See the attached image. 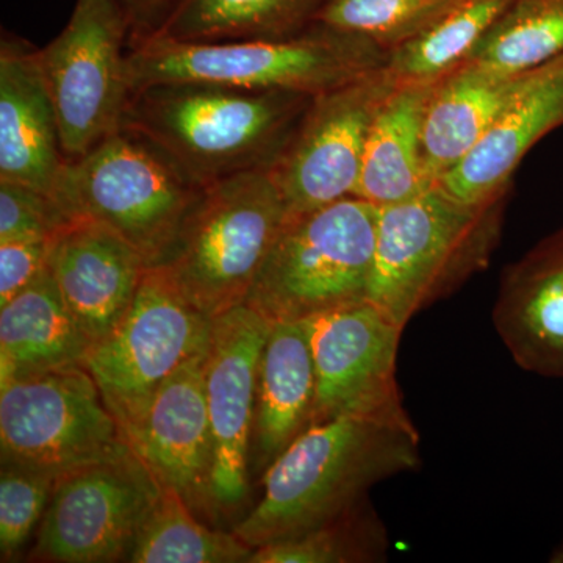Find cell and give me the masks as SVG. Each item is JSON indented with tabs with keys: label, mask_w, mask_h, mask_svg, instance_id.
I'll list each match as a JSON object with an SVG mask.
<instances>
[{
	"label": "cell",
	"mask_w": 563,
	"mask_h": 563,
	"mask_svg": "<svg viewBox=\"0 0 563 563\" xmlns=\"http://www.w3.org/2000/svg\"><path fill=\"white\" fill-rule=\"evenodd\" d=\"M420 462L421 437L410 417L344 415L320 422L263 473L261 501L232 532L255 550L313 531Z\"/></svg>",
	"instance_id": "6da1fadb"
},
{
	"label": "cell",
	"mask_w": 563,
	"mask_h": 563,
	"mask_svg": "<svg viewBox=\"0 0 563 563\" xmlns=\"http://www.w3.org/2000/svg\"><path fill=\"white\" fill-rule=\"evenodd\" d=\"M312 96L168 81L133 91L121 128L146 136L206 187L269 168Z\"/></svg>",
	"instance_id": "7a4b0ae2"
},
{
	"label": "cell",
	"mask_w": 563,
	"mask_h": 563,
	"mask_svg": "<svg viewBox=\"0 0 563 563\" xmlns=\"http://www.w3.org/2000/svg\"><path fill=\"white\" fill-rule=\"evenodd\" d=\"M376 44L331 31L222 43H177L140 36L129 44L131 90L168 81H198L251 91L314 96L379 69Z\"/></svg>",
	"instance_id": "3957f363"
},
{
	"label": "cell",
	"mask_w": 563,
	"mask_h": 563,
	"mask_svg": "<svg viewBox=\"0 0 563 563\" xmlns=\"http://www.w3.org/2000/svg\"><path fill=\"white\" fill-rule=\"evenodd\" d=\"M207 188L161 146L121 128L66 162L52 198L69 218L117 232L151 268L168 257Z\"/></svg>",
	"instance_id": "277c9868"
},
{
	"label": "cell",
	"mask_w": 563,
	"mask_h": 563,
	"mask_svg": "<svg viewBox=\"0 0 563 563\" xmlns=\"http://www.w3.org/2000/svg\"><path fill=\"white\" fill-rule=\"evenodd\" d=\"M495 207L459 202L437 184L380 207L369 301L406 329L483 268L496 239Z\"/></svg>",
	"instance_id": "5b68a950"
},
{
	"label": "cell",
	"mask_w": 563,
	"mask_h": 563,
	"mask_svg": "<svg viewBox=\"0 0 563 563\" xmlns=\"http://www.w3.org/2000/svg\"><path fill=\"white\" fill-rule=\"evenodd\" d=\"M287 218V203L269 168L217 181L158 268L214 320L246 302Z\"/></svg>",
	"instance_id": "8992f818"
},
{
	"label": "cell",
	"mask_w": 563,
	"mask_h": 563,
	"mask_svg": "<svg viewBox=\"0 0 563 563\" xmlns=\"http://www.w3.org/2000/svg\"><path fill=\"white\" fill-rule=\"evenodd\" d=\"M377 214L357 196L288 214L244 303L269 321H303L368 299Z\"/></svg>",
	"instance_id": "52a82bcc"
},
{
	"label": "cell",
	"mask_w": 563,
	"mask_h": 563,
	"mask_svg": "<svg viewBox=\"0 0 563 563\" xmlns=\"http://www.w3.org/2000/svg\"><path fill=\"white\" fill-rule=\"evenodd\" d=\"M211 325L158 266L146 268L131 309L85 362L124 437L162 385L209 347Z\"/></svg>",
	"instance_id": "ba28073f"
},
{
	"label": "cell",
	"mask_w": 563,
	"mask_h": 563,
	"mask_svg": "<svg viewBox=\"0 0 563 563\" xmlns=\"http://www.w3.org/2000/svg\"><path fill=\"white\" fill-rule=\"evenodd\" d=\"M129 32L122 0H77L65 31L38 51L68 161L121 129L132 96Z\"/></svg>",
	"instance_id": "9c48e42d"
},
{
	"label": "cell",
	"mask_w": 563,
	"mask_h": 563,
	"mask_svg": "<svg viewBox=\"0 0 563 563\" xmlns=\"http://www.w3.org/2000/svg\"><path fill=\"white\" fill-rule=\"evenodd\" d=\"M128 444L85 368L31 374L0 384L2 465L60 477Z\"/></svg>",
	"instance_id": "30bf717a"
},
{
	"label": "cell",
	"mask_w": 563,
	"mask_h": 563,
	"mask_svg": "<svg viewBox=\"0 0 563 563\" xmlns=\"http://www.w3.org/2000/svg\"><path fill=\"white\" fill-rule=\"evenodd\" d=\"M162 484L131 444L57 477L32 561H129Z\"/></svg>",
	"instance_id": "8fae6325"
},
{
	"label": "cell",
	"mask_w": 563,
	"mask_h": 563,
	"mask_svg": "<svg viewBox=\"0 0 563 563\" xmlns=\"http://www.w3.org/2000/svg\"><path fill=\"white\" fill-rule=\"evenodd\" d=\"M396 87L384 66L314 96L269 166L288 214L355 196L374 117Z\"/></svg>",
	"instance_id": "7c38bea8"
},
{
	"label": "cell",
	"mask_w": 563,
	"mask_h": 563,
	"mask_svg": "<svg viewBox=\"0 0 563 563\" xmlns=\"http://www.w3.org/2000/svg\"><path fill=\"white\" fill-rule=\"evenodd\" d=\"M303 321L317 374L312 426L344 415L409 417L396 376L402 325L369 299Z\"/></svg>",
	"instance_id": "4fadbf2b"
},
{
	"label": "cell",
	"mask_w": 563,
	"mask_h": 563,
	"mask_svg": "<svg viewBox=\"0 0 563 563\" xmlns=\"http://www.w3.org/2000/svg\"><path fill=\"white\" fill-rule=\"evenodd\" d=\"M272 321L247 303L214 318L206 358V396L213 435L211 496L217 515L250 498V451L263 347Z\"/></svg>",
	"instance_id": "5bb4252c"
},
{
	"label": "cell",
	"mask_w": 563,
	"mask_h": 563,
	"mask_svg": "<svg viewBox=\"0 0 563 563\" xmlns=\"http://www.w3.org/2000/svg\"><path fill=\"white\" fill-rule=\"evenodd\" d=\"M207 350L162 385L125 439L158 483L179 492L198 517L211 520L218 515L211 496L214 448L206 396Z\"/></svg>",
	"instance_id": "9a60e30c"
},
{
	"label": "cell",
	"mask_w": 563,
	"mask_h": 563,
	"mask_svg": "<svg viewBox=\"0 0 563 563\" xmlns=\"http://www.w3.org/2000/svg\"><path fill=\"white\" fill-rule=\"evenodd\" d=\"M46 265L92 346L129 312L147 268L131 244L91 218H70L52 236Z\"/></svg>",
	"instance_id": "2e32d148"
},
{
	"label": "cell",
	"mask_w": 563,
	"mask_h": 563,
	"mask_svg": "<svg viewBox=\"0 0 563 563\" xmlns=\"http://www.w3.org/2000/svg\"><path fill=\"white\" fill-rule=\"evenodd\" d=\"M563 125V54L520 74L479 143L439 184L468 206L495 203L518 163Z\"/></svg>",
	"instance_id": "e0dca14e"
},
{
	"label": "cell",
	"mask_w": 563,
	"mask_h": 563,
	"mask_svg": "<svg viewBox=\"0 0 563 563\" xmlns=\"http://www.w3.org/2000/svg\"><path fill=\"white\" fill-rule=\"evenodd\" d=\"M60 122L38 51L3 40L0 49V180L54 195L65 168Z\"/></svg>",
	"instance_id": "ac0fdd59"
},
{
	"label": "cell",
	"mask_w": 563,
	"mask_h": 563,
	"mask_svg": "<svg viewBox=\"0 0 563 563\" xmlns=\"http://www.w3.org/2000/svg\"><path fill=\"white\" fill-rule=\"evenodd\" d=\"M493 324L521 369L563 379V229L507 272Z\"/></svg>",
	"instance_id": "d6986e66"
},
{
	"label": "cell",
	"mask_w": 563,
	"mask_h": 563,
	"mask_svg": "<svg viewBox=\"0 0 563 563\" xmlns=\"http://www.w3.org/2000/svg\"><path fill=\"white\" fill-rule=\"evenodd\" d=\"M317 374L306 321H272L262 352L250 476L262 474L312 428Z\"/></svg>",
	"instance_id": "ffe728a7"
},
{
	"label": "cell",
	"mask_w": 563,
	"mask_h": 563,
	"mask_svg": "<svg viewBox=\"0 0 563 563\" xmlns=\"http://www.w3.org/2000/svg\"><path fill=\"white\" fill-rule=\"evenodd\" d=\"M92 343L49 269L0 307V384L13 377L85 368Z\"/></svg>",
	"instance_id": "44dd1931"
},
{
	"label": "cell",
	"mask_w": 563,
	"mask_h": 563,
	"mask_svg": "<svg viewBox=\"0 0 563 563\" xmlns=\"http://www.w3.org/2000/svg\"><path fill=\"white\" fill-rule=\"evenodd\" d=\"M520 76H503L463 63L433 84L421 124L422 163L439 184L474 150Z\"/></svg>",
	"instance_id": "7402d4cb"
},
{
	"label": "cell",
	"mask_w": 563,
	"mask_h": 563,
	"mask_svg": "<svg viewBox=\"0 0 563 563\" xmlns=\"http://www.w3.org/2000/svg\"><path fill=\"white\" fill-rule=\"evenodd\" d=\"M433 84H396L385 98L366 139L357 198L380 209L435 185L426 176L421 147L422 113Z\"/></svg>",
	"instance_id": "603a6c76"
},
{
	"label": "cell",
	"mask_w": 563,
	"mask_h": 563,
	"mask_svg": "<svg viewBox=\"0 0 563 563\" xmlns=\"http://www.w3.org/2000/svg\"><path fill=\"white\" fill-rule=\"evenodd\" d=\"M515 0H451L412 38L393 47L384 68L395 84H433L468 62Z\"/></svg>",
	"instance_id": "cb8c5ba5"
},
{
	"label": "cell",
	"mask_w": 563,
	"mask_h": 563,
	"mask_svg": "<svg viewBox=\"0 0 563 563\" xmlns=\"http://www.w3.org/2000/svg\"><path fill=\"white\" fill-rule=\"evenodd\" d=\"M317 0H180L146 36L177 43H222L288 35ZM140 38V36H139Z\"/></svg>",
	"instance_id": "d4e9b609"
},
{
	"label": "cell",
	"mask_w": 563,
	"mask_h": 563,
	"mask_svg": "<svg viewBox=\"0 0 563 563\" xmlns=\"http://www.w3.org/2000/svg\"><path fill=\"white\" fill-rule=\"evenodd\" d=\"M254 548L233 532L199 521L179 492L162 485V495L144 521L129 562L236 563L250 561Z\"/></svg>",
	"instance_id": "484cf974"
},
{
	"label": "cell",
	"mask_w": 563,
	"mask_h": 563,
	"mask_svg": "<svg viewBox=\"0 0 563 563\" xmlns=\"http://www.w3.org/2000/svg\"><path fill=\"white\" fill-rule=\"evenodd\" d=\"M563 54V0H515L466 63L520 76Z\"/></svg>",
	"instance_id": "4316f807"
},
{
	"label": "cell",
	"mask_w": 563,
	"mask_h": 563,
	"mask_svg": "<svg viewBox=\"0 0 563 563\" xmlns=\"http://www.w3.org/2000/svg\"><path fill=\"white\" fill-rule=\"evenodd\" d=\"M387 548L385 526L366 498L313 531L255 548L247 563L380 562Z\"/></svg>",
	"instance_id": "83f0119b"
},
{
	"label": "cell",
	"mask_w": 563,
	"mask_h": 563,
	"mask_svg": "<svg viewBox=\"0 0 563 563\" xmlns=\"http://www.w3.org/2000/svg\"><path fill=\"white\" fill-rule=\"evenodd\" d=\"M451 0H322L312 21L331 31L390 46L412 38Z\"/></svg>",
	"instance_id": "f1b7e54d"
},
{
	"label": "cell",
	"mask_w": 563,
	"mask_h": 563,
	"mask_svg": "<svg viewBox=\"0 0 563 563\" xmlns=\"http://www.w3.org/2000/svg\"><path fill=\"white\" fill-rule=\"evenodd\" d=\"M57 477L21 466L2 465L0 473V555L11 561L35 529L49 506Z\"/></svg>",
	"instance_id": "f546056e"
},
{
	"label": "cell",
	"mask_w": 563,
	"mask_h": 563,
	"mask_svg": "<svg viewBox=\"0 0 563 563\" xmlns=\"http://www.w3.org/2000/svg\"><path fill=\"white\" fill-rule=\"evenodd\" d=\"M70 218L46 192L0 180V242L51 240Z\"/></svg>",
	"instance_id": "4dcf8cb0"
},
{
	"label": "cell",
	"mask_w": 563,
	"mask_h": 563,
	"mask_svg": "<svg viewBox=\"0 0 563 563\" xmlns=\"http://www.w3.org/2000/svg\"><path fill=\"white\" fill-rule=\"evenodd\" d=\"M49 240H5L0 242V307L20 295L43 273Z\"/></svg>",
	"instance_id": "1f68e13d"
},
{
	"label": "cell",
	"mask_w": 563,
	"mask_h": 563,
	"mask_svg": "<svg viewBox=\"0 0 563 563\" xmlns=\"http://www.w3.org/2000/svg\"><path fill=\"white\" fill-rule=\"evenodd\" d=\"M122 2L128 10L129 21L133 29L131 38H139V36L150 35L154 27L152 18L163 7L168 5L169 0H122Z\"/></svg>",
	"instance_id": "d6a6232c"
},
{
	"label": "cell",
	"mask_w": 563,
	"mask_h": 563,
	"mask_svg": "<svg viewBox=\"0 0 563 563\" xmlns=\"http://www.w3.org/2000/svg\"><path fill=\"white\" fill-rule=\"evenodd\" d=\"M550 562L553 563H563V540L562 543L559 544L558 548H555V551L553 554H551Z\"/></svg>",
	"instance_id": "836d02e7"
}]
</instances>
